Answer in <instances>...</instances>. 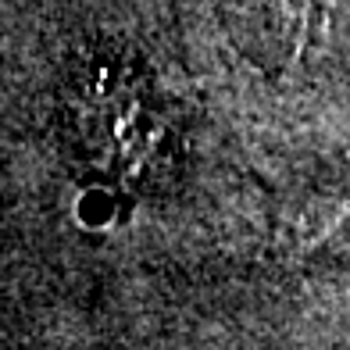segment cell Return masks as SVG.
<instances>
[{"mask_svg":"<svg viewBox=\"0 0 350 350\" xmlns=\"http://www.w3.org/2000/svg\"><path fill=\"white\" fill-rule=\"evenodd\" d=\"M68 139L83 161L129 189H165L186 172L179 111L157 83L125 61L79 72L65 97Z\"/></svg>","mask_w":350,"mask_h":350,"instance_id":"obj_1","label":"cell"}]
</instances>
